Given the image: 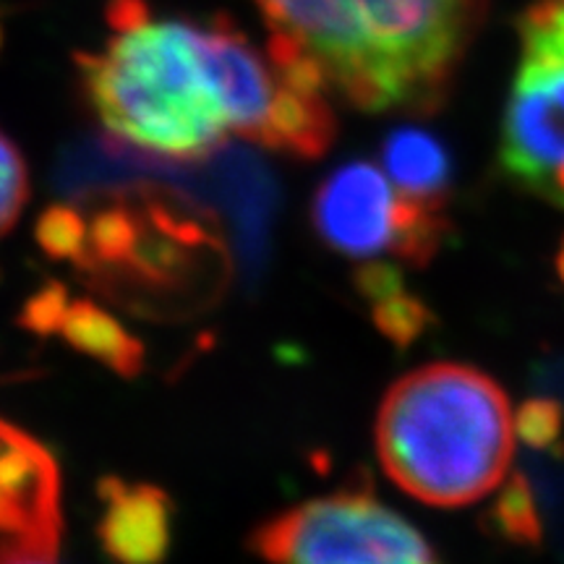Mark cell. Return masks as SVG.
<instances>
[{"mask_svg":"<svg viewBox=\"0 0 564 564\" xmlns=\"http://www.w3.org/2000/svg\"><path fill=\"white\" fill-rule=\"evenodd\" d=\"M84 95L105 129L171 160H196L228 137L319 158L333 112L319 89L241 34L150 17L123 0L100 53L84 58Z\"/></svg>","mask_w":564,"mask_h":564,"instance_id":"obj_1","label":"cell"},{"mask_svg":"<svg viewBox=\"0 0 564 564\" xmlns=\"http://www.w3.org/2000/svg\"><path fill=\"white\" fill-rule=\"evenodd\" d=\"M270 51L322 95L369 112H432L486 0H253Z\"/></svg>","mask_w":564,"mask_h":564,"instance_id":"obj_2","label":"cell"},{"mask_svg":"<svg viewBox=\"0 0 564 564\" xmlns=\"http://www.w3.org/2000/svg\"><path fill=\"white\" fill-rule=\"evenodd\" d=\"M510 400L489 373L429 364L398 379L377 413V453L400 489L434 507H465L505 481Z\"/></svg>","mask_w":564,"mask_h":564,"instance_id":"obj_3","label":"cell"},{"mask_svg":"<svg viewBox=\"0 0 564 564\" xmlns=\"http://www.w3.org/2000/svg\"><path fill=\"white\" fill-rule=\"evenodd\" d=\"M499 165L520 188L564 209V0L533 6L520 21Z\"/></svg>","mask_w":564,"mask_h":564,"instance_id":"obj_4","label":"cell"},{"mask_svg":"<svg viewBox=\"0 0 564 564\" xmlns=\"http://www.w3.org/2000/svg\"><path fill=\"white\" fill-rule=\"evenodd\" d=\"M251 546L270 564H440L403 514L369 491H337L274 514Z\"/></svg>","mask_w":564,"mask_h":564,"instance_id":"obj_5","label":"cell"},{"mask_svg":"<svg viewBox=\"0 0 564 564\" xmlns=\"http://www.w3.org/2000/svg\"><path fill=\"white\" fill-rule=\"evenodd\" d=\"M314 228L329 249L352 259L382 253L426 264L440 251L447 220L444 204L400 192L382 167L348 162L329 173L314 196Z\"/></svg>","mask_w":564,"mask_h":564,"instance_id":"obj_6","label":"cell"},{"mask_svg":"<svg viewBox=\"0 0 564 564\" xmlns=\"http://www.w3.org/2000/svg\"><path fill=\"white\" fill-rule=\"evenodd\" d=\"M61 474L42 444L0 419V564L55 560Z\"/></svg>","mask_w":564,"mask_h":564,"instance_id":"obj_7","label":"cell"},{"mask_svg":"<svg viewBox=\"0 0 564 564\" xmlns=\"http://www.w3.org/2000/svg\"><path fill=\"white\" fill-rule=\"evenodd\" d=\"M100 541L118 564H160L171 546V499L150 484H100Z\"/></svg>","mask_w":564,"mask_h":564,"instance_id":"obj_8","label":"cell"},{"mask_svg":"<svg viewBox=\"0 0 564 564\" xmlns=\"http://www.w3.org/2000/svg\"><path fill=\"white\" fill-rule=\"evenodd\" d=\"M24 322L37 333L61 335L70 348L97 358L121 377H133L144 364V348L121 322L91 301H70L61 288H47L30 301Z\"/></svg>","mask_w":564,"mask_h":564,"instance_id":"obj_9","label":"cell"},{"mask_svg":"<svg viewBox=\"0 0 564 564\" xmlns=\"http://www.w3.org/2000/svg\"><path fill=\"white\" fill-rule=\"evenodd\" d=\"M382 171L413 199L444 204L453 162L442 141L429 131L398 129L382 144Z\"/></svg>","mask_w":564,"mask_h":564,"instance_id":"obj_10","label":"cell"},{"mask_svg":"<svg viewBox=\"0 0 564 564\" xmlns=\"http://www.w3.org/2000/svg\"><path fill=\"white\" fill-rule=\"evenodd\" d=\"M358 285L371 301L377 327L398 345L419 340L426 324L432 322V312L411 291H405L398 272L390 267H366L358 278Z\"/></svg>","mask_w":564,"mask_h":564,"instance_id":"obj_11","label":"cell"},{"mask_svg":"<svg viewBox=\"0 0 564 564\" xmlns=\"http://www.w3.org/2000/svg\"><path fill=\"white\" fill-rule=\"evenodd\" d=\"M486 523L499 539L514 546H539L541 544V514L535 507V497L525 476H512L502 486L497 502L489 510Z\"/></svg>","mask_w":564,"mask_h":564,"instance_id":"obj_12","label":"cell"},{"mask_svg":"<svg viewBox=\"0 0 564 564\" xmlns=\"http://www.w3.org/2000/svg\"><path fill=\"white\" fill-rule=\"evenodd\" d=\"M30 199V175L17 144L0 131V238L17 225Z\"/></svg>","mask_w":564,"mask_h":564,"instance_id":"obj_13","label":"cell"},{"mask_svg":"<svg viewBox=\"0 0 564 564\" xmlns=\"http://www.w3.org/2000/svg\"><path fill=\"white\" fill-rule=\"evenodd\" d=\"M514 426H518V432L525 440V444H531L535 449H556L562 447L564 442V413L562 405L554 403V400H528V403L520 408Z\"/></svg>","mask_w":564,"mask_h":564,"instance_id":"obj_14","label":"cell"},{"mask_svg":"<svg viewBox=\"0 0 564 564\" xmlns=\"http://www.w3.org/2000/svg\"><path fill=\"white\" fill-rule=\"evenodd\" d=\"M554 267H556V274H560V280L564 282V238H562V243H560V251H556Z\"/></svg>","mask_w":564,"mask_h":564,"instance_id":"obj_15","label":"cell"},{"mask_svg":"<svg viewBox=\"0 0 564 564\" xmlns=\"http://www.w3.org/2000/svg\"><path fill=\"white\" fill-rule=\"evenodd\" d=\"M55 560H37V562H21V564H53Z\"/></svg>","mask_w":564,"mask_h":564,"instance_id":"obj_16","label":"cell"}]
</instances>
